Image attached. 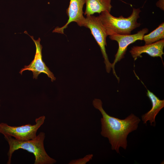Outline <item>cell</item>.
<instances>
[{"mask_svg": "<svg viewBox=\"0 0 164 164\" xmlns=\"http://www.w3.org/2000/svg\"><path fill=\"white\" fill-rule=\"evenodd\" d=\"M24 33L28 35L33 41L35 45L36 50L33 60L29 65L25 66L21 70L19 73L22 75L23 72L25 70L31 71L33 73V78L36 79H37L40 74L43 73L51 79L52 82L55 80L56 78L54 74L43 61L42 53L43 47L40 43V39L39 38L38 39L35 40L33 37L29 35L26 31H25Z\"/></svg>", "mask_w": 164, "mask_h": 164, "instance_id": "7", "label": "cell"}, {"mask_svg": "<svg viewBox=\"0 0 164 164\" xmlns=\"http://www.w3.org/2000/svg\"><path fill=\"white\" fill-rule=\"evenodd\" d=\"M156 5L162 10H164V0H159L156 2Z\"/></svg>", "mask_w": 164, "mask_h": 164, "instance_id": "14", "label": "cell"}, {"mask_svg": "<svg viewBox=\"0 0 164 164\" xmlns=\"http://www.w3.org/2000/svg\"><path fill=\"white\" fill-rule=\"evenodd\" d=\"M45 116L39 117L35 119L34 125L30 124L20 126H11L4 123H0V133L4 136H11L20 141L28 140L35 138L38 129L44 122Z\"/></svg>", "mask_w": 164, "mask_h": 164, "instance_id": "4", "label": "cell"}, {"mask_svg": "<svg viewBox=\"0 0 164 164\" xmlns=\"http://www.w3.org/2000/svg\"><path fill=\"white\" fill-rule=\"evenodd\" d=\"M164 47V39H162L143 46H133L129 52L134 60L139 57H141L142 53H146L152 57H160L163 63L162 56L164 54L163 52Z\"/></svg>", "mask_w": 164, "mask_h": 164, "instance_id": "9", "label": "cell"}, {"mask_svg": "<svg viewBox=\"0 0 164 164\" xmlns=\"http://www.w3.org/2000/svg\"><path fill=\"white\" fill-rule=\"evenodd\" d=\"M111 0H85L86 9L85 15H92L95 13H101L103 12H110L112 6Z\"/></svg>", "mask_w": 164, "mask_h": 164, "instance_id": "11", "label": "cell"}, {"mask_svg": "<svg viewBox=\"0 0 164 164\" xmlns=\"http://www.w3.org/2000/svg\"><path fill=\"white\" fill-rule=\"evenodd\" d=\"M149 29L144 28L133 34L121 35L114 34L109 36V38L112 40L116 41L118 44L117 52L115 55V59L111 63V69L114 75L119 81L120 79L116 73L114 67L115 64L125 57L128 46L138 40H143V37L145 34L148 32Z\"/></svg>", "mask_w": 164, "mask_h": 164, "instance_id": "6", "label": "cell"}, {"mask_svg": "<svg viewBox=\"0 0 164 164\" xmlns=\"http://www.w3.org/2000/svg\"><path fill=\"white\" fill-rule=\"evenodd\" d=\"M93 155L92 154L86 155L83 158L77 159L72 160L70 161L69 164H85L93 158Z\"/></svg>", "mask_w": 164, "mask_h": 164, "instance_id": "13", "label": "cell"}, {"mask_svg": "<svg viewBox=\"0 0 164 164\" xmlns=\"http://www.w3.org/2000/svg\"></svg>", "mask_w": 164, "mask_h": 164, "instance_id": "15", "label": "cell"}, {"mask_svg": "<svg viewBox=\"0 0 164 164\" xmlns=\"http://www.w3.org/2000/svg\"><path fill=\"white\" fill-rule=\"evenodd\" d=\"M93 104L102 115L101 119V135L108 139L111 149L120 154V147L124 149H127L128 136L137 129L140 119L133 114L124 119L111 116L103 108L102 101L100 99H94Z\"/></svg>", "mask_w": 164, "mask_h": 164, "instance_id": "1", "label": "cell"}, {"mask_svg": "<svg viewBox=\"0 0 164 164\" xmlns=\"http://www.w3.org/2000/svg\"><path fill=\"white\" fill-rule=\"evenodd\" d=\"M141 12L140 9L133 8L131 15L125 18L122 15L116 17L108 12L104 11L98 17L108 36L114 34L129 35L132 31L141 25L137 22Z\"/></svg>", "mask_w": 164, "mask_h": 164, "instance_id": "3", "label": "cell"}, {"mask_svg": "<svg viewBox=\"0 0 164 164\" xmlns=\"http://www.w3.org/2000/svg\"><path fill=\"white\" fill-rule=\"evenodd\" d=\"M164 39V23H161L158 27L152 32L146 35H144L143 40L145 45L148 44Z\"/></svg>", "mask_w": 164, "mask_h": 164, "instance_id": "12", "label": "cell"}, {"mask_svg": "<svg viewBox=\"0 0 164 164\" xmlns=\"http://www.w3.org/2000/svg\"><path fill=\"white\" fill-rule=\"evenodd\" d=\"M147 96L149 98L152 104L151 109L142 116V120L144 124H146L149 121L150 125L155 126V118L157 115L164 107V100H161L153 93L147 90Z\"/></svg>", "mask_w": 164, "mask_h": 164, "instance_id": "10", "label": "cell"}, {"mask_svg": "<svg viewBox=\"0 0 164 164\" xmlns=\"http://www.w3.org/2000/svg\"><path fill=\"white\" fill-rule=\"evenodd\" d=\"M84 27L89 28L100 47L106 71L109 73L111 69V63L110 62L105 49L107 46L106 38L108 36L98 16L86 15Z\"/></svg>", "mask_w": 164, "mask_h": 164, "instance_id": "5", "label": "cell"}, {"mask_svg": "<svg viewBox=\"0 0 164 164\" xmlns=\"http://www.w3.org/2000/svg\"><path fill=\"white\" fill-rule=\"evenodd\" d=\"M85 0H70L69 5L67 9L68 19L66 23L61 27H56L53 32L64 34V30L72 22H75L80 26H84L85 18L83 16V7Z\"/></svg>", "mask_w": 164, "mask_h": 164, "instance_id": "8", "label": "cell"}, {"mask_svg": "<svg viewBox=\"0 0 164 164\" xmlns=\"http://www.w3.org/2000/svg\"><path fill=\"white\" fill-rule=\"evenodd\" d=\"M9 145L7 153V164H10L11 158L14 152L20 149L25 150L33 154L35 160L34 164H53L56 161L50 157L45 149L44 141L45 133L41 132L34 139L20 141L11 136H4Z\"/></svg>", "mask_w": 164, "mask_h": 164, "instance_id": "2", "label": "cell"}]
</instances>
